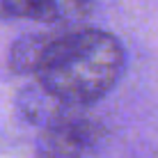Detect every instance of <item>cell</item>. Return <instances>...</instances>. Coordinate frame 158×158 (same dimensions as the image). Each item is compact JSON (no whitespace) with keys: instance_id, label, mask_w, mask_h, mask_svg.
Wrapping results in <instances>:
<instances>
[{"instance_id":"obj_2","label":"cell","mask_w":158,"mask_h":158,"mask_svg":"<svg viewBox=\"0 0 158 158\" xmlns=\"http://www.w3.org/2000/svg\"><path fill=\"white\" fill-rule=\"evenodd\" d=\"M103 138L99 119L89 117L78 106H64L55 117L44 124L39 135V158H83Z\"/></svg>"},{"instance_id":"obj_4","label":"cell","mask_w":158,"mask_h":158,"mask_svg":"<svg viewBox=\"0 0 158 158\" xmlns=\"http://www.w3.org/2000/svg\"><path fill=\"white\" fill-rule=\"evenodd\" d=\"M19 106H21V112L23 117L32 124H46L51 117H55L60 110L64 108V103H60L55 96H51L44 87L37 83L32 89L23 92L19 99Z\"/></svg>"},{"instance_id":"obj_1","label":"cell","mask_w":158,"mask_h":158,"mask_svg":"<svg viewBox=\"0 0 158 158\" xmlns=\"http://www.w3.org/2000/svg\"><path fill=\"white\" fill-rule=\"evenodd\" d=\"M124 46L96 28L51 32L35 78L64 106H89L103 99L124 73Z\"/></svg>"},{"instance_id":"obj_5","label":"cell","mask_w":158,"mask_h":158,"mask_svg":"<svg viewBox=\"0 0 158 158\" xmlns=\"http://www.w3.org/2000/svg\"><path fill=\"white\" fill-rule=\"evenodd\" d=\"M51 35V32H48ZM48 35H25L9 51V67L16 73H35L41 53L46 48Z\"/></svg>"},{"instance_id":"obj_3","label":"cell","mask_w":158,"mask_h":158,"mask_svg":"<svg viewBox=\"0 0 158 158\" xmlns=\"http://www.w3.org/2000/svg\"><path fill=\"white\" fill-rule=\"evenodd\" d=\"M94 0H0V19L76 23L92 14Z\"/></svg>"}]
</instances>
